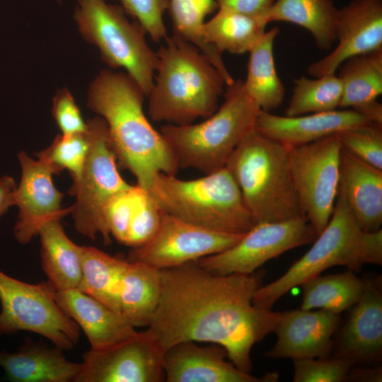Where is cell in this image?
Instances as JSON below:
<instances>
[{
	"label": "cell",
	"mask_w": 382,
	"mask_h": 382,
	"mask_svg": "<svg viewBox=\"0 0 382 382\" xmlns=\"http://www.w3.org/2000/svg\"><path fill=\"white\" fill-rule=\"evenodd\" d=\"M148 192L164 212L206 228L245 233L257 223L226 167L190 180L158 173Z\"/></svg>",
	"instance_id": "7"
},
{
	"label": "cell",
	"mask_w": 382,
	"mask_h": 382,
	"mask_svg": "<svg viewBox=\"0 0 382 382\" xmlns=\"http://www.w3.org/2000/svg\"><path fill=\"white\" fill-rule=\"evenodd\" d=\"M63 352L27 337L17 350H0V367L12 382H74L81 364L70 361Z\"/></svg>",
	"instance_id": "23"
},
{
	"label": "cell",
	"mask_w": 382,
	"mask_h": 382,
	"mask_svg": "<svg viewBox=\"0 0 382 382\" xmlns=\"http://www.w3.org/2000/svg\"><path fill=\"white\" fill-rule=\"evenodd\" d=\"M89 147L79 180L69 193L75 197L71 206L74 226L81 235L95 240L100 234L104 244L111 243L105 212L111 198L131 186L121 176L108 129L100 116L86 122Z\"/></svg>",
	"instance_id": "9"
},
{
	"label": "cell",
	"mask_w": 382,
	"mask_h": 382,
	"mask_svg": "<svg viewBox=\"0 0 382 382\" xmlns=\"http://www.w3.org/2000/svg\"><path fill=\"white\" fill-rule=\"evenodd\" d=\"M58 1L61 2V0H58Z\"/></svg>",
	"instance_id": "44"
},
{
	"label": "cell",
	"mask_w": 382,
	"mask_h": 382,
	"mask_svg": "<svg viewBox=\"0 0 382 382\" xmlns=\"http://www.w3.org/2000/svg\"><path fill=\"white\" fill-rule=\"evenodd\" d=\"M145 96L127 74L103 70L89 86L87 106L106 122L117 162L148 192L156 175H176L179 167L144 112Z\"/></svg>",
	"instance_id": "2"
},
{
	"label": "cell",
	"mask_w": 382,
	"mask_h": 382,
	"mask_svg": "<svg viewBox=\"0 0 382 382\" xmlns=\"http://www.w3.org/2000/svg\"><path fill=\"white\" fill-rule=\"evenodd\" d=\"M226 350L222 346L209 343L185 341L167 349L163 354V369L166 382H274L278 373H267L262 377L238 369L227 361Z\"/></svg>",
	"instance_id": "18"
},
{
	"label": "cell",
	"mask_w": 382,
	"mask_h": 382,
	"mask_svg": "<svg viewBox=\"0 0 382 382\" xmlns=\"http://www.w3.org/2000/svg\"><path fill=\"white\" fill-rule=\"evenodd\" d=\"M313 243L283 275L257 289L252 301L254 306L272 309L291 289L332 267L345 266L357 273L364 264L382 265L381 229L362 231L339 188L330 221Z\"/></svg>",
	"instance_id": "4"
},
{
	"label": "cell",
	"mask_w": 382,
	"mask_h": 382,
	"mask_svg": "<svg viewBox=\"0 0 382 382\" xmlns=\"http://www.w3.org/2000/svg\"><path fill=\"white\" fill-rule=\"evenodd\" d=\"M169 0H120L126 13L132 17L155 42L165 40L167 30L163 14Z\"/></svg>",
	"instance_id": "39"
},
{
	"label": "cell",
	"mask_w": 382,
	"mask_h": 382,
	"mask_svg": "<svg viewBox=\"0 0 382 382\" xmlns=\"http://www.w3.org/2000/svg\"><path fill=\"white\" fill-rule=\"evenodd\" d=\"M294 382L346 381L349 369L356 364L349 359L326 357L294 359Z\"/></svg>",
	"instance_id": "36"
},
{
	"label": "cell",
	"mask_w": 382,
	"mask_h": 382,
	"mask_svg": "<svg viewBox=\"0 0 382 382\" xmlns=\"http://www.w3.org/2000/svg\"><path fill=\"white\" fill-rule=\"evenodd\" d=\"M340 108H351L374 122L382 124V49L347 59L340 65Z\"/></svg>",
	"instance_id": "24"
},
{
	"label": "cell",
	"mask_w": 382,
	"mask_h": 382,
	"mask_svg": "<svg viewBox=\"0 0 382 382\" xmlns=\"http://www.w3.org/2000/svg\"><path fill=\"white\" fill-rule=\"evenodd\" d=\"M300 286L303 289L300 308L323 309L340 315L359 300L365 289V279L347 269L342 273L320 274Z\"/></svg>",
	"instance_id": "29"
},
{
	"label": "cell",
	"mask_w": 382,
	"mask_h": 382,
	"mask_svg": "<svg viewBox=\"0 0 382 382\" xmlns=\"http://www.w3.org/2000/svg\"><path fill=\"white\" fill-rule=\"evenodd\" d=\"M219 9L262 18L275 0H216ZM266 22V21H265Z\"/></svg>",
	"instance_id": "41"
},
{
	"label": "cell",
	"mask_w": 382,
	"mask_h": 382,
	"mask_svg": "<svg viewBox=\"0 0 382 382\" xmlns=\"http://www.w3.org/2000/svg\"><path fill=\"white\" fill-rule=\"evenodd\" d=\"M164 352L149 330L82 355L74 382H163Z\"/></svg>",
	"instance_id": "14"
},
{
	"label": "cell",
	"mask_w": 382,
	"mask_h": 382,
	"mask_svg": "<svg viewBox=\"0 0 382 382\" xmlns=\"http://www.w3.org/2000/svg\"><path fill=\"white\" fill-rule=\"evenodd\" d=\"M341 149L337 134L289 146L291 175L301 209L318 235L327 226L334 209Z\"/></svg>",
	"instance_id": "11"
},
{
	"label": "cell",
	"mask_w": 382,
	"mask_h": 382,
	"mask_svg": "<svg viewBox=\"0 0 382 382\" xmlns=\"http://www.w3.org/2000/svg\"><path fill=\"white\" fill-rule=\"evenodd\" d=\"M218 8L216 0H169L168 10L173 25V35L197 47L224 77L226 85L233 79L223 61L221 52L204 38V19Z\"/></svg>",
	"instance_id": "30"
},
{
	"label": "cell",
	"mask_w": 382,
	"mask_h": 382,
	"mask_svg": "<svg viewBox=\"0 0 382 382\" xmlns=\"http://www.w3.org/2000/svg\"><path fill=\"white\" fill-rule=\"evenodd\" d=\"M225 167L257 222L304 216L291 175L289 146L253 129L233 151Z\"/></svg>",
	"instance_id": "5"
},
{
	"label": "cell",
	"mask_w": 382,
	"mask_h": 382,
	"mask_svg": "<svg viewBox=\"0 0 382 382\" xmlns=\"http://www.w3.org/2000/svg\"><path fill=\"white\" fill-rule=\"evenodd\" d=\"M339 190L361 229L371 232L382 224V170L342 147Z\"/></svg>",
	"instance_id": "22"
},
{
	"label": "cell",
	"mask_w": 382,
	"mask_h": 382,
	"mask_svg": "<svg viewBox=\"0 0 382 382\" xmlns=\"http://www.w3.org/2000/svg\"><path fill=\"white\" fill-rule=\"evenodd\" d=\"M156 53V74L148 96L150 118L185 125L212 115L226 86L218 69L197 47L173 35Z\"/></svg>",
	"instance_id": "3"
},
{
	"label": "cell",
	"mask_w": 382,
	"mask_h": 382,
	"mask_svg": "<svg viewBox=\"0 0 382 382\" xmlns=\"http://www.w3.org/2000/svg\"><path fill=\"white\" fill-rule=\"evenodd\" d=\"M355 365V364H354ZM349 369L346 381L381 382L382 381V368L354 367Z\"/></svg>",
	"instance_id": "43"
},
{
	"label": "cell",
	"mask_w": 382,
	"mask_h": 382,
	"mask_svg": "<svg viewBox=\"0 0 382 382\" xmlns=\"http://www.w3.org/2000/svg\"><path fill=\"white\" fill-rule=\"evenodd\" d=\"M37 235L42 267L56 291L77 288L81 278L82 246L66 234L59 219L45 222Z\"/></svg>",
	"instance_id": "25"
},
{
	"label": "cell",
	"mask_w": 382,
	"mask_h": 382,
	"mask_svg": "<svg viewBox=\"0 0 382 382\" xmlns=\"http://www.w3.org/2000/svg\"><path fill=\"white\" fill-rule=\"evenodd\" d=\"M245 233L206 228L163 211L154 236L145 244L132 248L127 259L158 270L176 267L220 253L236 244Z\"/></svg>",
	"instance_id": "13"
},
{
	"label": "cell",
	"mask_w": 382,
	"mask_h": 382,
	"mask_svg": "<svg viewBox=\"0 0 382 382\" xmlns=\"http://www.w3.org/2000/svg\"><path fill=\"white\" fill-rule=\"evenodd\" d=\"M162 214L154 199L144 190L132 218L125 245L135 248L150 241L160 226Z\"/></svg>",
	"instance_id": "38"
},
{
	"label": "cell",
	"mask_w": 382,
	"mask_h": 382,
	"mask_svg": "<svg viewBox=\"0 0 382 382\" xmlns=\"http://www.w3.org/2000/svg\"><path fill=\"white\" fill-rule=\"evenodd\" d=\"M55 300L83 331L91 349L108 347L137 332L121 313L76 288L56 291Z\"/></svg>",
	"instance_id": "21"
},
{
	"label": "cell",
	"mask_w": 382,
	"mask_h": 382,
	"mask_svg": "<svg viewBox=\"0 0 382 382\" xmlns=\"http://www.w3.org/2000/svg\"><path fill=\"white\" fill-rule=\"evenodd\" d=\"M144 190L137 185H131L114 195L105 208V216L110 234L121 244H126L132 218Z\"/></svg>",
	"instance_id": "37"
},
{
	"label": "cell",
	"mask_w": 382,
	"mask_h": 382,
	"mask_svg": "<svg viewBox=\"0 0 382 382\" xmlns=\"http://www.w3.org/2000/svg\"><path fill=\"white\" fill-rule=\"evenodd\" d=\"M53 117L62 134L83 133L87 125L72 94L67 88L59 90L53 98Z\"/></svg>",
	"instance_id": "40"
},
{
	"label": "cell",
	"mask_w": 382,
	"mask_h": 382,
	"mask_svg": "<svg viewBox=\"0 0 382 382\" xmlns=\"http://www.w3.org/2000/svg\"><path fill=\"white\" fill-rule=\"evenodd\" d=\"M373 122L352 109L294 117L279 116L260 110L254 129L267 137L294 146Z\"/></svg>",
	"instance_id": "20"
},
{
	"label": "cell",
	"mask_w": 382,
	"mask_h": 382,
	"mask_svg": "<svg viewBox=\"0 0 382 382\" xmlns=\"http://www.w3.org/2000/svg\"><path fill=\"white\" fill-rule=\"evenodd\" d=\"M127 259L82 245L81 278L76 289L120 312V284Z\"/></svg>",
	"instance_id": "31"
},
{
	"label": "cell",
	"mask_w": 382,
	"mask_h": 382,
	"mask_svg": "<svg viewBox=\"0 0 382 382\" xmlns=\"http://www.w3.org/2000/svg\"><path fill=\"white\" fill-rule=\"evenodd\" d=\"M17 158L21 177L14 192V206L18 212L13 234L18 243L26 245L37 235L42 224L61 220L70 214L71 207L62 209L64 194L54 186V174L47 166L24 151H20Z\"/></svg>",
	"instance_id": "15"
},
{
	"label": "cell",
	"mask_w": 382,
	"mask_h": 382,
	"mask_svg": "<svg viewBox=\"0 0 382 382\" xmlns=\"http://www.w3.org/2000/svg\"><path fill=\"white\" fill-rule=\"evenodd\" d=\"M122 8L105 0H78L74 19L82 37L96 46L111 68H123L148 97L154 85L156 53L145 30L130 22Z\"/></svg>",
	"instance_id": "8"
},
{
	"label": "cell",
	"mask_w": 382,
	"mask_h": 382,
	"mask_svg": "<svg viewBox=\"0 0 382 382\" xmlns=\"http://www.w3.org/2000/svg\"><path fill=\"white\" fill-rule=\"evenodd\" d=\"M340 322L338 314L323 309L282 312L274 330L277 341L265 355L292 360L330 357Z\"/></svg>",
	"instance_id": "19"
},
{
	"label": "cell",
	"mask_w": 382,
	"mask_h": 382,
	"mask_svg": "<svg viewBox=\"0 0 382 382\" xmlns=\"http://www.w3.org/2000/svg\"><path fill=\"white\" fill-rule=\"evenodd\" d=\"M15 180L9 175L0 178V218L14 205Z\"/></svg>",
	"instance_id": "42"
},
{
	"label": "cell",
	"mask_w": 382,
	"mask_h": 382,
	"mask_svg": "<svg viewBox=\"0 0 382 382\" xmlns=\"http://www.w3.org/2000/svg\"><path fill=\"white\" fill-rule=\"evenodd\" d=\"M278 27L265 31L249 52L248 74L244 87L261 110L271 112L279 107L285 95L284 86L274 64L273 45Z\"/></svg>",
	"instance_id": "28"
},
{
	"label": "cell",
	"mask_w": 382,
	"mask_h": 382,
	"mask_svg": "<svg viewBox=\"0 0 382 382\" xmlns=\"http://www.w3.org/2000/svg\"><path fill=\"white\" fill-rule=\"evenodd\" d=\"M293 93L285 110L294 117L336 110L342 94L340 78L330 74L310 79L302 76L294 81Z\"/></svg>",
	"instance_id": "33"
},
{
	"label": "cell",
	"mask_w": 382,
	"mask_h": 382,
	"mask_svg": "<svg viewBox=\"0 0 382 382\" xmlns=\"http://www.w3.org/2000/svg\"><path fill=\"white\" fill-rule=\"evenodd\" d=\"M48 282L28 283L0 270V337L18 331L40 335L62 351L77 344L80 328L55 300Z\"/></svg>",
	"instance_id": "10"
},
{
	"label": "cell",
	"mask_w": 382,
	"mask_h": 382,
	"mask_svg": "<svg viewBox=\"0 0 382 382\" xmlns=\"http://www.w3.org/2000/svg\"><path fill=\"white\" fill-rule=\"evenodd\" d=\"M335 48L311 64L316 77L335 74L347 59L382 49V0H352L338 10Z\"/></svg>",
	"instance_id": "16"
},
{
	"label": "cell",
	"mask_w": 382,
	"mask_h": 382,
	"mask_svg": "<svg viewBox=\"0 0 382 382\" xmlns=\"http://www.w3.org/2000/svg\"><path fill=\"white\" fill-rule=\"evenodd\" d=\"M381 125L373 122L338 133L342 147L364 161L382 170Z\"/></svg>",
	"instance_id": "35"
},
{
	"label": "cell",
	"mask_w": 382,
	"mask_h": 382,
	"mask_svg": "<svg viewBox=\"0 0 382 382\" xmlns=\"http://www.w3.org/2000/svg\"><path fill=\"white\" fill-rule=\"evenodd\" d=\"M260 110L238 79L226 85L223 103L203 122L165 124L160 132L179 169L190 168L209 174L226 166L237 146L254 129Z\"/></svg>",
	"instance_id": "6"
},
{
	"label": "cell",
	"mask_w": 382,
	"mask_h": 382,
	"mask_svg": "<svg viewBox=\"0 0 382 382\" xmlns=\"http://www.w3.org/2000/svg\"><path fill=\"white\" fill-rule=\"evenodd\" d=\"M317 236L305 216L277 222H257L231 247L196 261L216 274H250L270 259L313 243Z\"/></svg>",
	"instance_id": "12"
},
{
	"label": "cell",
	"mask_w": 382,
	"mask_h": 382,
	"mask_svg": "<svg viewBox=\"0 0 382 382\" xmlns=\"http://www.w3.org/2000/svg\"><path fill=\"white\" fill-rule=\"evenodd\" d=\"M89 147L86 131L70 135H57L46 149L35 154L37 160L54 175L68 170L72 184L80 178Z\"/></svg>",
	"instance_id": "34"
},
{
	"label": "cell",
	"mask_w": 382,
	"mask_h": 382,
	"mask_svg": "<svg viewBox=\"0 0 382 382\" xmlns=\"http://www.w3.org/2000/svg\"><path fill=\"white\" fill-rule=\"evenodd\" d=\"M160 291V270L127 260L120 284V312L135 328L148 327Z\"/></svg>",
	"instance_id": "26"
},
{
	"label": "cell",
	"mask_w": 382,
	"mask_h": 382,
	"mask_svg": "<svg viewBox=\"0 0 382 382\" xmlns=\"http://www.w3.org/2000/svg\"><path fill=\"white\" fill-rule=\"evenodd\" d=\"M359 300L349 308L333 340L332 356L357 363L381 361L382 357L381 277H365Z\"/></svg>",
	"instance_id": "17"
},
{
	"label": "cell",
	"mask_w": 382,
	"mask_h": 382,
	"mask_svg": "<svg viewBox=\"0 0 382 382\" xmlns=\"http://www.w3.org/2000/svg\"><path fill=\"white\" fill-rule=\"evenodd\" d=\"M267 24L260 18L219 9L209 21H205L202 34L205 40L221 52H249L265 32Z\"/></svg>",
	"instance_id": "32"
},
{
	"label": "cell",
	"mask_w": 382,
	"mask_h": 382,
	"mask_svg": "<svg viewBox=\"0 0 382 382\" xmlns=\"http://www.w3.org/2000/svg\"><path fill=\"white\" fill-rule=\"evenodd\" d=\"M338 10L332 0H277L267 13L265 21L301 26L312 35L319 49L328 50L336 41Z\"/></svg>",
	"instance_id": "27"
},
{
	"label": "cell",
	"mask_w": 382,
	"mask_h": 382,
	"mask_svg": "<svg viewBox=\"0 0 382 382\" xmlns=\"http://www.w3.org/2000/svg\"><path fill=\"white\" fill-rule=\"evenodd\" d=\"M265 274H216L197 261L160 270L159 300L148 329L163 352L185 341L218 344L250 374L253 347L274 332L282 313L253 303Z\"/></svg>",
	"instance_id": "1"
}]
</instances>
